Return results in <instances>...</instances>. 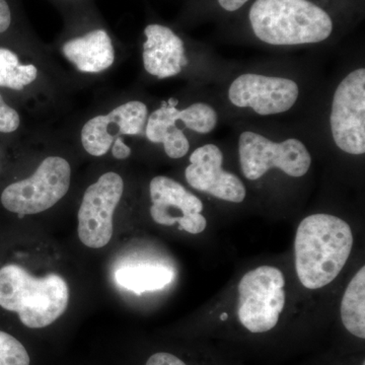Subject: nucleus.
<instances>
[{
  "mask_svg": "<svg viewBox=\"0 0 365 365\" xmlns=\"http://www.w3.org/2000/svg\"><path fill=\"white\" fill-rule=\"evenodd\" d=\"M351 227L327 213L307 216L297 230L294 264L297 277L307 289L332 283L347 263L353 248Z\"/></svg>",
  "mask_w": 365,
  "mask_h": 365,
  "instance_id": "nucleus-1",
  "label": "nucleus"
},
{
  "mask_svg": "<svg viewBox=\"0 0 365 365\" xmlns=\"http://www.w3.org/2000/svg\"><path fill=\"white\" fill-rule=\"evenodd\" d=\"M252 30L271 46L318 44L330 38V14L309 0H256L250 9Z\"/></svg>",
  "mask_w": 365,
  "mask_h": 365,
  "instance_id": "nucleus-2",
  "label": "nucleus"
},
{
  "mask_svg": "<svg viewBox=\"0 0 365 365\" xmlns=\"http://www.w3.org/2000/svg\"><path fill=\"white\" fill-rule=\"evenodd\" d=\"M69 288L58 274L37 278L16 264L0 268V307L19 314L23 325L45 328L66 313Z\"/></svg>",
  "mask_w": 365,
  "mask_h": 365,
  "instance_id": "nucleus-3",
  "label": "nucleus"
},
{
  "mask_svg": "<svg viewBox=\"0 0 365 365\" xmlns=\"http://www.w3.org/2000/svg\"><path fill=\"white\" fill-rule=\"evenodd\" d=\"M285 277L279 269L261 266L242 276L237 285V318L252 333H266L279 322L287 302Z\"/></svg>",
  "mask_w": 365,
  "mask_h": 365,
  "instance_id": "nucleus-4",
  "label": "nucleus"
},
{
  "mask_svg": "<svg viewBox=\"0 0 365 365\" xmlns=\"http://www.w3.org/2000/svg\"><path fill=\"white\" fill-rule=\"evenodd\" d=\"M242 173L250 181H256L272 169L287 176H306L311 169L312 155L306 144L297 138L274 141L258 132L244 131L237 143Z\"/></svg>",
  "mask_w": 365,
  "mask_h": 365,
  "instance_id": "nucleus-5",
  "label": "nucleus"
},
{
  "mask_svg": "<svg viewBox=\"0 0 365 365\" xmlns=\"http://www.w3.org/2000/svg\"><path fill=\"white\" fill-rule=\"evenodd\" d=\"M71 165L64 158L49 157L40 163L28 179L14 182L4 190L1 203L19 215L43 212L58 203L71 186Z\"/></svg>",
  "mask_w": 365,
  "mask_h": 365,
  "instance_id": "nucleus-6",
  "label": "nucleus"
},
{
  "mask_svg": "<svg viewBox=\"0 0 365 365\" xmlns=\"http://www.w3.org/2000/svg\"><path fill=\"white\" fill-rule=\"evenodd\" d=\"M335 145L351 155L365 153V68L348 72L334 91L329 116Z\"/></svg>",
  "mask_w": 365,
  "mask_h": 365,
  "instance_id": "nucleus-7",
  "label": "nucleus"
},
{
  "mask_svg": "<svg viewBox=\"0 0 365 365\" xmlns=\"http://www.w3.org/2000/svg\"><path fill=\"white\" fill-rule=\"evenodd\" d=\"M123 192V179L114 172L106 173L86 189L78 215V237L85 246L101 249L111 241L113 215Z\"/></svg>",
  "mask_w": 365,
  "mask_h": 365,
  "instance_id": "nucleus-8",
  "label": "nucleus"
},
{
  "mask_svg": "<svg viewBox=\"0 0 365 365\" xmlns=\"http://www.w3.org/2000/svg\"><path fill=\"white\" fill-rule=\"evenodd\" d=\"M299 97L294 79L260 73H242L230 83V104L250 109L260 116H273L292 110Z\"/></svg>",
  "mask_w": 365,
  "mask_h": 365,
  "instance_id": "nucleus-9",
  "label": "nucleus"
},
{
  "mask_svg": "<svg viewBox=\"0 0 365 365\" xmlns=\"http://www.w3.org/2000/svg\"><path fill=\"white\" fill-rule=\"evenodd\" d=\"M150 215L158 225L173 227L192 235H199L207 227L202 215L203 203L172 178L158 176L150 184Z\"/></svg>",
  "mask_w": 365,
  "mask_h": 365,
  "instance_id": "nucleus-10",
  "label": "nucleus"
},
{
  "mask_svg": "<svg viewBox=\"0 0 365 365\" xmlns=\"http://www.w3.org/2000/svg\"><path fill=\"white\" fill-rule=\"evenodd\" d=\"M223 153L217 145L204 144L190 155L185 178L192 188L230 203H242L246 186L237 175L222 168Z\"/></svg>",
  "mask_w": 365,
  "mask_h": 365,
  "instance_id": "nucleus-11",
  "label": "nucleus"
},
{
  "mask_svg": "<svg viewBox=\"0 0 365 365\" xmlns=\"http://www.w3.org/2000/svg\"><path fill=\"white\" fill-rule=\"evenodd\" d=\"M148 106L131 101L86 122L81 130V143L86 153L102 157L121 135H138L148 121Z\"/></svg>",
  "mask_w": 365,
  "mask_h": 365,
  "instance_id": "nucleus-12",
  "label": "nucleus"
},
{
  "mask_svg": "<svg viewBox=\"0 0 365 365\" xmlns=\"http://www.w3.org/2000/svg\"><path fill=\"white\" fill-rule=\"evenodd\" d=\"M143 60L145 71L158 79L181 73L188 63L184 42L168 26L153 24L144 30Z\"/></svg>",
  "mask_w": 365,
  "mask_h": 365,
  "instance_id": "nucleus-13",
  "label": "nucleus"
},
{
  "mask_svg": "<svg viewBox=\"0 0 365 365\" xmlns=\"http://www.w3.org/2000/svg\"><path fill=\"white\" fill-rule=\"evenodd\" d=\"M64 56L79 71L98 73L114 63L112 40L104 30H96L83 37L74 38L62 47Z\"/></svg>",
  "mask_w": 365,
  "mask_h": 365,
  "instance_id": "nucleus-14",
  "label": "nucleus"
},
{
  "mask_svg": "<svg viewBox=\"0 0 365 365\" xmlns=\"http://www.w3.org/2000/svg\"><path fill=\"white\" fill-rule=\"evenodd\" d=\"M177 101L170 98L169 103H163L160 109L151 113L146 121L145 135L153 143H162L168 157L178 160L189 153V139L184 131L177 126V120L173 114V107Z\"/></svg>",
  "mask_w": 365,
  "mask_h": 365,
  "instance_id": "nucleus-15",
  "label": "nucleus"
},
{
  "mask_svg": "<svg viewBox=\"0 0 365 365\" xmlns=\"http://www.w3.org/2000/svg\"><path fill=\"white\" fill-rule=\"evenodd\" d=\"M174 278L172 269L151 264L125 266L115 272V280L118 285L136 294L163 289L170 284Z\"/></svg>",
  "mask_w": 365,
  "mask_h": 365,
  "instance_id": "nucleus-16",
  "label": "nucleus"
},
{
  "mask_svg": "<svg viewBox=\"0 0 365 365\" xmlns=\"http://www.w3.org/2000/svg\"><path fill=\"white\" fill-rule=\"evenodd\" d=\"M341 319L346 330L359 339L365 338V267L357 271L341 302Z\"/></svg>",
  "mask_w": 365,
  "mask_h": 365,
  "instance_id": "nucleus-17",
  "label": "nucleus"
},
{
  "mask_svg": "<svg viewBox=\"0 0 365 365\" xmlns=\"http://www.w3.org/2000/svg\"><path fill=\"white\" fill-rule=\"evenodd\" d=\"M38 71L33 64L21 66L13 51L0 48V86L21 91L37 78Z\"/></svg>",
  "mask_w": 365,
  "mask_h": 365,
  "instance_id": "nucleus-18",
  "label": "nucleus"
},
{
  "mask_svg": "<svg viewBox=\"0 0 365 365\" xmlns=\"http://www.w3.org/2000/svg\"><path fill=\"white\" fill-rule=\"evenodd\" d=\"M173 114L177 121L182 122L186 128L196 133L209 134L217 126V112L206 103H195L182 110L174 106Z\"/></svg>",
  "mask_w": 365,
  "mask_h": 365,
  "instance_id": "nucleus-19",
  "label": "nucleus"
},
{
  "mask_svg": "<svg viewBox=\"0 0 365 365\" xmlns=\"http://www.w3.org/2000/svg\"><path fill=\"white\" fill-rule=\"evenodd\" d=\"M30 355L11 334L0 331V365H30Z\"/></svg>",
  "mask_w": 365,
  "mask_h": 365,
  "instance_id": "nucleus-20",
  "label": "nucleus"
},
{
  "mask_svg": "<svg viewBox=\"0 0 365 365\" xmlns=\"http://www.w3.org/2000/svg\"><path fill=\"white\" fill-rule=\"evenodd\" d=\"M20 126L19 113L4 102L0 95V132L11 133Z\"/></svg>",
  "mask_w": 365,
  "mask_h": 365,
  "instance_id": "nucleus-21",
  "label": "nucleus"
},
{
  "mask_svg": "<svg viewBox=\"0 0 365 365\" xmlns=\"http://www.w3.org/2000/svg\"><path fill=\"white\" fill-rule=\"evenodd\" d=\"M145 365H187L179 357L167 352H158L151 355Z\"/></svg>",
  "mask_w": 365,
  "mask_h": 365,
  "instance_id": "nucleus-22",
  "label": "nucleus"
},
{
  "mask_svg": "<svg viewBox=\"0 0 365 365\" xmlns=\"http://www.w3.org/2000/svg\"><path fill=\"white\" fill-rule=\"evenodd\" d=\"M112 153L113 157L117 160H126L127 158L130 157L131 148L124 143L121 137H118L112 144Z\"/></svg>",
  "mask_w": 365,
  "mask_h": 365,
  "instance_id": "nucleus-23",
  "label": "nucleus"
},
{
  "mask_svg": "<svg viewBox=\"0 0 365 365\" xmlns=\"http://www.w3.org/2000/svg\"><path fill=\"white\" fill-rule=\"evenodd\" d=\"M11 23V13L6 0H0V34L6 32Z\"/></svg>",
  "mask_w": 365,
  "mask_h": 365,
  "instance_id": "nucleus-24",
  "label": "nucleus"
},
{
  "mask_svg": "<svg viewBox=\"0 0 365 365\" xmlns=\"http://www.w3.org/2000/svg\"><path fill=\"white\" fill-rule=\"evenodd\" d=\"M249 0H218V4L227 11H235L241 9Z\"/></svg>",
  "mask_w": 365,
  "mask_h": 365,
  "instance_id": "nucleus-25",
  "label": "nucleus"
},
{
  "mask_svg": "<svg viewBox=\"0 0 365 365\" xmlns=\"http://www.w3.org/2000/svg\"><path fill=\"white\" fill-rule=\"evenodd\" d=\"M362 365H365V364H362Z\"/></svg>",
  "mask_w": 365,
  "mask_h": 365,
  "instance_id": "nucleus-26",
  "label": "nucleus"
}]
</instances>
